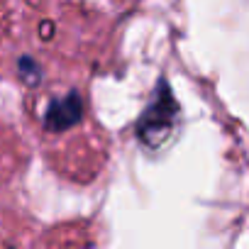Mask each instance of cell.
Masks as SVG:
<instances>
[{"label": "cell", "instance_id": "obj_1", "mask_svg": "<svg viewBox=\"0 0 249 249\" xmlns=\"http://www.w3.org/2000/svg\"><path fill=\"white\" fill-rule=\"evenodd\" d=\"M81 117V100L76 93H71L66 100L54 103L47 110V127L49 130H66Z\"/></svg>", "mask_w": 249, "mask_h": 249}]
</instances>
